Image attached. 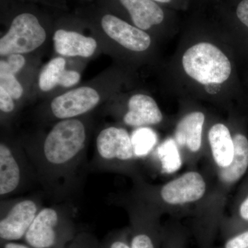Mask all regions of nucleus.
<instances>
[{"instance_id":"1","label":"nucleus","mask_w":248,"mask_h":248,"mask_svg":"<svg viewBox=\"0 0 248 248\" xmlns=\"http://www.w3.org/2000/svg\"><path fill=\"white\" fill-rule=\"evenodd\" d=\"M86 140L85 125L77 119L60 121L47 135L42 158L53 170L69 167L79 157Z\"/></svg>"},{"instance_id":"2","label":"nucleus","mask_w":248,"mask_h":248,"mask_svg":"<svg viewBox=\"0 0 248 248\" xmlns=\"http://www.w3.org/2000/svg\"><path fill=\"white\" fill-rule=\"evenodd\" d=\"M182 64L187 76L203 85L221 84L229 79L232 73L228 57L206 42L189 48L183 56Z\"/></svg>"},{"instance_id":"3","label":"nucleus","mask_w":248,"mask_h":248,"mask_svg":"<svg viewBox=\"0 0 248 248\" xmlns=\"http://www.w3.org/2000/svg\"><path fill=\"white\" fill-rule=\"evenodd\" d=\"M53 208L41 209L24 239L32 248H65L74 239L69 222Z\"/></svg>"},{"instance_id":"4","label":"nucleus","mask_w":248,"mask_h":248,"mask_svg":"<svg viewBox=\"0 0 248 248\" xmlns=\"http://www.w3.org/2000/svg\"><path fill=\"white\" fill-rule=\"evenodd\" d=\"M45 29L33 15L23 14L15 18L9 31L0 40V55L30 53L43 45Z\"/></svg>"},{"instance_id":"5","label":"nucleus","mask_w":248,"mask_h":248,"mask_svg":"<svg viewBox=\"0 0 248 248\" xmlns=\"http://www.w3.org/2000/svg\"><path fill=\"white\" fill-rule=\"evenodd\" d=\"M37 203L23 200L14 203L0 219V238L4 243L18 241L27 234L37 213Z\"/></svg>"},{"instance_id":"6","label":"nucleus","mask_w":248,"mask_h":248,"mask_svg":"<svg viewBox=\"0 0 248 248\" xmlns=\"http://www.w3.org/2000/svg\"><path fill=\"white\" fill-rule=\"evenodd\" d=\"M100 96L95 90L81 87L55 97L50 104L52 112L60 120L74 119L97 107Z\"/></svg>"},{"instance_id":"7","label":"nucleus","mask_w":248,"mask_h":248,"mask_svg":"<svg viewBox=\"0 0 248 248\" xmlns=\"http://www.w3.org/2000/svg\"><path fill=\"white\" fill-rule=\"evenodd\" d=\"M205 189L202 176L198 172H189L166 184L161 189V196L166 203L180 205L200 200Z\"/></svg>"},{"instance_id":"8","label":"nucleus","mask_w":248,"mask_h":248,"mask_svg":"<svg viewBox=\"0 0 248 248\" xmlns=\"http://www.w3.org/2000/svg\"><path fill=\"white\" fill-rule=\"evenodd\" d=\"M102 26L104 32L110 38L128 50L144 51L151 46V39L148 33L115 16H104Z\"/></svg>"},{"instance_id":"9","label":"nucleus","mask_w":248,"mask_h":248,"mask_svg":"<svg viewBox=\"0 0 248 248\" xmlns=\"http://www.w3.org/2000/svg\"><path fill=\"white\" fill-rule=\"evenodd\" d=\"M96 146L99 157L107 161H128L135 155L131 138L124 128L104 129L98 135Z\"/></svg>"},{"instance_id":"10","label":"nucleus","mask_w":248,"mask_h":248,"mask_svg":"<svg viewBox=\"0 0 248 248\" xmlns=\"http://www.w3.org/2000/svg\"><path fill=\"white\" fill-rule=\"evenodd\" d=\"M24 169L19 155L11 147L1 142L0 144V195H11L19 190L22 184Z\"/></svg>"},{"instance_id":"11","label":"nucleus","mask_w":248,"mask_h":248,"mask_svg":"<svg viewBox=\"0 0 248 248\" xmlns=\"http://www.w3.org/2000/svg\"><path fill=\"white\" fill-rule=\"evenodd\" d=\"M163 115L153 98L143 94L132 96L128 101V111L124 117V123L133 127L156 125Z\"/></svg>"},{"instance_id":"12","label":"nucleus","mask_w":248,"mask_h":248,"mask_svg":"<svg viewBox=\"0 0 248 248\" xmlns=\"http://www.w3.org/2000/svg\"><path fill=\"white\" fill-rule=\"evenodd\" d=\"M53 42L57 53L67 57L89 58L97 47V42L92 37L63 29L55 32Z\"/></svg>"},{"instance_id":"13","label":"nucleus","mask_w":248,"mask_h":248,"mask_svg":"<svg viewBox=\"0 0 248 248\" xmlns=\"http://www.w3.org/2000/svg\"><path fill=\"white\" fill-rule=\"evenodd\" d=\"M139 29L148 30L164 19V11L153 0H120Z\"/></svg>"},{"instance_id":"14","label":"nucleus","mask_w":248,"mask_h":248,"mask_svg":"<svg viewBox=\"0 0 248 248\" xmlns=\"http://www.w3.org/2000/svg\"><path fill=\"white\" fill-rule=\"evenodd\" d=\"M204 121L205 115L201 112H191L186 115L176 128L174 137L178 144L187 147L193 153L200 151Z\"/></svg>"},{"instance_id":"15","label":"nucleus","mask_w":248,"mask_h":248,"mask_svg":"<svg viewBox=\"0 0 248 248\" xmlns=\"http://www.w3.org/2000/svg\"><path fill=\"white\" fill-rule=\"evenodd\" d=\"M214 159L220 168L228 167L234 156V142L229 129L222 124L214 125L208 135Z\"/></svg>"},{"instance_id":"16","label":"nucleus","mask_w":248,"mask_h":248,"mask_svg":"<svg viewBox=\"0 0 248 248\" xmlns=\"http://www.w3.org/2000/svg\"><path fill=\"white\" fill-rule=\"evenodd\" d=\"M234 142V156L231 164L221 168L220 178L223 182L232 184L238 182L248 169V140L244 135L237 133L232 137Z\"/></svg>"},{"instance_id":"17","label":"nucleus","mask_w":248,"mask_h":248,"mask_svg":"<svg viewBox=\"0 0 248 248\" xmlns=\"http://www.w3.org/2000/svg\"><path fill=\"white\" fill-rule=\"evenodd\" d=\"M66 67V60L63 58H54L47 63L39 78V86L44 92H48L53 89L61 78Z\"/></svg>"},{"instance_id":"18","label":"nucleus","mask_w":248,"mask_h":248,"mask_svg":"<svg viewBox=\"0 0 248 248\" xmlns=\"http://www.w3.org/2000/svg\"><path fill=\"white\" fill-rule=\"evenodd\" d=\"M158 155L164 172H177L182 166L180 153L172 139H168L159 146Z\"/></svg>"},{"instance_id":"19","label":"nucleus","mask_w":248,"mask_h":248,"mask_svg":"<svg viewBox=\"0 0 248 248\" xmlns=\"http://www.w3.org/2000/svg\"><path fill=\"white\" fill-rule=\"evenodd\" d=\"M134 152L137 156H143L149 153L156 144V135L151 128H140L131 137Z\"/></svg>"},{"instance_id":"20","label":"nucleus","mask_w":248,"mask_h":248,"mask_svg":"<svg viewBox=\"0 0 248 248\" xmlns=\"http://www.w3.org/2000/svg\"><path fill=\"white\" fill-rule=\"evenodd\" d=\"M0 87L3 88L14 99H19L24 92L22 85L15 75L3 70H0Z\"/></svg>"},{"instance_id":"21","label":"nucleus","mask_w":248,"mask_h":248,"mask_svg":"<svg viewBox=\"0 0 248 248\" xmlns=\"http://www.w3.org/2000/svg\"><path fill=\"white\" fill-rule=\"evenodd\" d=\"M26 60L21 54H12L9 55L7 61L1 60L0 70L11 72L16 75L24 66Z\"/></svg>"},{"instance_id":"22","label":"nucleus","mask_w":248,"mask_h":248,"mask_svg":"<svg viewBox=\"0 0 248 248\" xmlns=\"http://www.w3.org/2000/svg\"><path fill=\"white\" fill-rule=\"evenodd\" d=\"M65 248H98V245L91 235L81 234L76 236Z\"/></svg>"},{"instance_id":"23","label":"nucleus","mask_w":248,"mask_h":248,"mask_svg":"<svg viewBox=\"0 0 248 248\" xmlns=\"http://www.w3.org/2000/svg\"><path fill=\"white\" fill-rule=\"evenodd\" d=\"M130 248H155L154 241L146 232H138L132 238Z\"/></svg>"},{"instance_id":"24","label":"nucleus","mask_w":248,"mask_h":248,"mask_svg":"<svg viewBox=\"0 0 248 248\" xmlns=\"http://www.w3.org/2000/svg\"><path fill=\"white\" fill-rule=\"evenodd\" d=\"M80 78V74L78 72L65 70L59 81V85L65 88L71 87L79 82Z\"/></svg>"},{"instance_id":"25","label":"nucleus","mask_w":248,"mask_h":248,"mask_svg":"<svg viewBox=\"0 0 248 248\" xmlns=\"http://www.w3.org/2000/svg\"><path fill=\"white\" fill-rule=\"evenodd\" d=\"M14 109V99L3 88L0 87V110L4 113H10Z\"/></svg>"},{"instance_id":"26","label":"nucleus","mask_w":248,"mask_h":248,"mask_svg":"<svg viewBox=\"0 0 248 248\" xmlns=\"http://www.w3.org/2000/svg\"><path fill=\"white\" fill-rule=\"evenodd\" d=\"M225 248H248V231L228 240L225 245Z\"/></svg>"},{"instance_id":"27","label":"nucleus","mask_w":248,"mask_h":248,"mask_svg":"<svg viewBox=\"0 0 248 248\" xmlns=\"http://www.w3.org/2000/svg\"><path fill=\"white\" fill-rule=\"evenodd\" d=\"M238 20L248 30V0H241L236 9Z\"/></svg>"},{"instance_id":"28","label":"nucleus","mask_w":248,"mask_h":248,"mask_svg":"<svg viewBox=\"0 0 248 248\" xmlns=\"http://www.w3.org/2000/svg\"><path fill=\"white\" fill-rule=\"evenodd\" d=\"M103 248H130V245L123 240L115 239L111 241L110 242H108Z\"/></svg>"},{"instance_id":"29","label":"nucleus","mask_w":248,"mask_h":248,"mask_svg":"<svg viewBox=\"0 0 248 248\" xmlns=\"http://www.w3.org/2000/svg\"><path fill=\"white\" fill-rule=\"evenodd\" d=\"M240 216L245 221H248V196L241 204L239 208Z\"/></svg>"},{"instance_id":"30","label":"nucleus","mask_w":248,"mask_h":248,"mask_svg":"<svg viewBox=\"0 0 248 248\" xmlns=\"http://www.w3.org/2000/svg\"><path fill=\"white\" fill-rule=\"evenodd\" d=\"M32 248L27 244H20L17 241H12V242L4 243V248Z\"/></svg>"},{"instance_id":"31","label":"nucleus","mask_w":248,"mask_h":248,"mask_svg":"<svg viewBox=\"0 0 248 248\" xmlns=\"http://www.w3.org/2000/svg\"><path fill=\"white\" fill-rule=\"evenodd\" d=\"M153 1H159L161 3H169L171 0H153Z\"/></svg>"}]
</instances>
